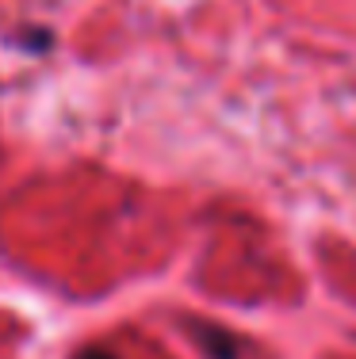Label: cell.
<instances>
[{"instance_id": "cell-1", "label": "cell", "mask_w": 356, "mask_h": 359, "mask_svg": "<svg viewBox=\"0 0 356 359\" xmlns=\"http://www.w3.org/2000/svg\"><path fill=\"white\" fill-rule=\"evenodd\" d=\"M196 340L207 348L211 359H237V340L226 329H215V325H196Z\"/></svg>"}, {"instance_id": "cell-2", "label": "cell", "mask_w": 356, "mask_h": 359, "mask_svg": "<svg viewBox=\"0 0 356 359\" xmlns=\"http://www.w3.org/2000/svg\"><path fill=\"white\" fill-rule=\"evenodd\" d=\"M77 359H115V355H107L104 348H88V352H81Z\"/></svg>"}]
</instances>
